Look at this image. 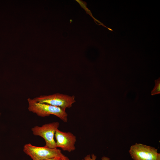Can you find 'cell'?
<instances>
[{"instance_id": "6da1fadb", "label": "cell", "mask_w": 160, "mask_h": 160, "mask_svg": "<svg viewBox=\"0 0 160 160\" xmlns=\"http://www.w3.org/2000/svg\"><path fill=\"white\" fill-rule=\"evenodd\" d=\"M28 103V110L37 116L44 117L53 115L60 118L63 121H68V114L65 110L49 104L37 102L33 99H27Z\"/></svg>"}, {"instance_id": "7a4b0ae2", "label": "cell", "mask_w": 160, "mask_h": 160, "mask_svg": "<svg viewBox=\"0 0 160 160\" xmlns=\"http://www.w3.org/2000/svg\"><path fill=\"white\" fill-rule=\"evenodd\" d=\"M23 151L33 160H42L64 155L61 150L57 148H51L45 145L37 146L30 143L24 145Z\"/></svg>"}, {"instance_id": "3957f363", "label": "cell", "mask_w": 160, "mask_h": 160, "mask_svg": "<svg viewBox=\"0 0 160 160\" xmlns=\"http://www.w3.org/2000/svg\"><path fill=\"white\" fill-rule=\"evenodd\" d=\"M59 125L58 122L46 124L41 126L34 127L31 128V131L34 135L40 136L44 139L45 146L51 148H57L54 137Z\"/></svg>"}, {"instance_id": "277c9868", "label": "cell", "mask_w": 160, "mask_h": 160, "mask_svg": "<svg viewBox=\"0 0 160 160\" xmlns=\"http://www.w3.org/2000/svg\"><path fill=\"white\" fill-rule=\"evenodd\" d=\"M74 96H69L59 93L48 95H41L33 99L37 102L46 103L65 110L72 107L76 102Z\"/></svg>"}, {"instance_id": "ba28073f", "label": "cell", "mask_w": 160, "mask_h": 160, "mask_svg": "<svg viewBox=\"0 0 160 160\" xmlns=\"http://www.w3.org/2000/svg\"><path fill=\"white\" fill-rule=\"evenodd\" d=\"M97 156L93 154L91 155L88 154L85 156L82 160H96ZM101 160H111L108 157L103 156L101 158Z\"/></svg>"}, {"instance_id": "7c38bea8", "label": "cell", "mask_w": 160, "mask_h": 160, "mask_svg": "<svg viewBox=\"0 0 160 160\" xmlns=\"http://www.w3.org/2000/svg\"><path fill=\"white\" fill-rule=\"evenodd\" d=\"M1 113H0V115H1Z\"/></svg>"}, {"instance_id": "30bf717a", "label": "cell", "mask_w": 160, "mask_h": 160, "mask_svg": "<svg viewBox=\"0 0 160 160\" xmlns=\"http://www.w3.org/2000/svg\"><path fill=\"white\" fill-rule=\"evenodd\" d=\"M60 160H70L68 158L67 156L64 155L63 156H62Z\"/></svg>"}, {"instance_id": "8fae6325", "label": "cell", "mask_w": 160, "mask_h": 160, "mask_svg": "<svg viewBox=\"0 0 160 160\" xmlns=\"http://www.w3.org/2000/svg\"><path fill=\"white\" fill-rule=\"evenodd\" d=\"M156 160H160V154L159 153H158Z\"/></svg>"}, {"instance_id": "52a82bcc", "label": "cell", "mask_w": 160, "mask_h": 160, "mask_svg": "<svg viewBox=\"0 0 160 160\" xmlns=\"http://www.w3.org/2000/svg\"><path fill=\"white\" fill-rule=\"evenodd\" d=\"M154 81L155 85L151 92L152 95L160 94V78H159Z\"/></svg>"}, {"instance_id": "8992f818", "label": "cell", "mask_w": 160, "mask_h": 160, "mask_svg": "<svg viewBox=\"0 0 160 160\" xmlns=\"http://www.w3.org/2000/svg\"><path fill=\"white\" fill-rule=\"evenodd\" d=\"M57 148L70 152L76 149V136L70 132H64L58 129L55 135Z\"/></svg>"}, {"instance_id": "9c48e42d", "label": "cell", "mask_w": 160, "mask_h": 160, "mask_svg": "<svg viewBox=\"0 0 160 160\" xmlns=\"http://www.w3.org/2000/svg\"><path fill=\"white\" fill-rule=\"evenodd\" d=\"M62 157H56L49 159L42 160H60Z\"/></svg>"}, {"instance_id": "5b68a950", "label": "cell", "mask_w": 160, "mask_h": 160, "mask_svg": "<svg viewBox=\"0 0 160 160\" xmlns=\"http://www.w3.org/2000/svg\"><path fill=\"white\" fill-rule=\"evenodd\" d=\"M129 151L133 160H156L158 153L154 147L137 143L132 145Z\"/></svg>"}]
</instances>
